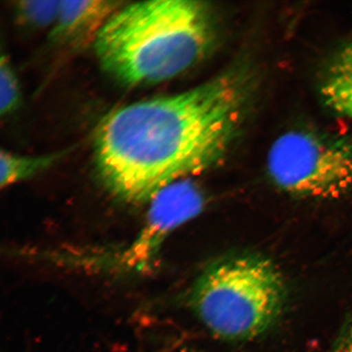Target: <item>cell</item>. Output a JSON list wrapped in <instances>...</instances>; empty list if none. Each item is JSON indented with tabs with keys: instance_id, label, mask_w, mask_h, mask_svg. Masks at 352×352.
Instances as JSON below:
<instances>
[{
	"instance_id": "1",
	"label": "cell",
	"mask_w": 352,
	"mask_h": 352,
	"mask_svg": "<svg viewBox=\"0 0 352 352\" xmlns=\"http://www.w3.org/2000/svg\"><path fill=\"white\" fill-rule=\"evenodd\" d=\"M250 87L248 72L232 69L180 94L109 113L95 134L100 182L117 199L142 205L217 165L239 129Z\"/></svg>"
},
{
	"instance_id": "2",
	"label": "cell",
	"mask_w": 352,
	"mask_h": 352,
	"mask_svg": "<svg viewBox=\"0 0 352 352\" xmlns=\"http://www.w3.org/2000/svg\"><path fill=\"white\" fill-rule=\"evenodd\" d=\"M217 38L214 13L193 0H149L122 7L95 38L103 69L129 86L168 80L199 63Z\"/></svg>"
},
{
	"instance_id": "3",
	"label": "cell",
	"mask_w": 352,
	"mask_h": 352,
	"mask_svg": "<svg viewBox=\"0 0 352 352\" xmlns=\"http://www.w3.org/2000/svg\"><path fill=\"white\" fill-rule=\"evenodd\" d=\"M286 300L285 280L270 259L239 255L215 262L192 285L189 302L214 336L244 341L274 327Z\"/></svg>"
},
{
	"instance_id": "4",
	"label": "cell",
	"mask_w": 352,
	"mask_h": 352,
	"mask_svg": "<svg viewBox=\"0 0 352 352\" xmlns=\"http://www.w3.org/2000/svg\"><path fill=\"white\" fill-rule=\"evenodd\" d=\"M268 175L289 195L336 199L352 187V143L319 132H286L267 153Z\"/></svg>"
},
{
	"instance_id": "5",
	"label": "cell",
	"mask_w": 352,
	"mask_h": 352,
	"mask_svg": "<svg viewBox=\"0 0 352 352\" xmlns=\"http://www.w3.org/2000/svg\"><path fill=\"white\" fill-rule=\"evenodd\" d=\"M149 204L142 232L122 254L120 261L126 267L140 270L152 262L166 237L201 212L205 196L197 184L186 179L162 189Z\"/></svg>"
},
{
	"instance_id": "6",
	"label": "cell",
	"mask_w": 352,
	"mask_h": 352,
	"mask_svg": "<svg viewBox=\"0 0 352 352\" xmlns=\"http://www.w3.org/2000/svg\"><path fill=\"white\" fill-rule=\"evenodd\" d=\"M122 2L109 0L60 1L58 16L50 38L54 43H74L86 41L92 34L96 37L101 28Z\"/></svg>"
},
{
	"instance_id": "7",
	"label": "cell",
	"mask_w": 352,
	"mask_h": 352,
	"mask_svg": "<svg viewBox=\"0 0 352 352\" xmlns=\"http://www.w3.org/2000/svg\"><path fill=\"white\" fill-rule=\"evenodd\" d=\"M320 94L330 109L352 122V44L343 47L329 63Z\"/></svg>"
},
{
	"instance_id": "8",
	"label": "cell",
	"mask_w": 352,
	"mask_h": 352,
	"mask_svg": "<svg viewBox=\"0 0 352 352\" xmlns=\"http://www.w3.org/2000/svg\"><path fill=\"white\" fill-rule=\"evenodd\" d=\"M65 154L66 151L44 156L30 157L16 155V154L2 151L0 154V165H1L0 184L2 188H4L32 177L41 171L50 168Z\"/></svg>"
},
{
	"instance_id": "9",
	"label": "cell",
	"mask_w": 352,
	"mask_h": 352,
	"mask_svg": "<svg viewBox=\"0 0 352 352\" xmlns=\"http://www.w3.org/2000/svg\"><path fill=\"white\" fill-rule=\"evenodd\" d=\"M60 2L23 0L14 3V12L21 23L32 28L54 26L58 16Z\"/></svg>"
},
{
	"instance_id": "10",
	"label": "cell",
	"mask_w": 352,
	"mask_h": 352,
	"mask_svg": "<svg viewBox=\"0 0 352 352\" xmlns=\"http://www.w3.org/2000/svg\"><path fill=\"white\" fill-rule=\"evenodd\" d=\"M21 91L19 79L12 68L10 61L4 55L0 59V112L8 116L19 107Z\"/></svg>"
},
{
	"instance_id": "11",
	"label": "cell",
	"mask_w": 352,
	"mask_h": 352,
	"mask_svg": "<svg viewBox=\"0 0 352 352\" xmlns=\"http://www.w3.org/2000/svg\"><path fill=\"white\" fill-rule=\"evenodd\" d=\"M331 352H352V320L342 328Z\"/></svg>"
}]
</instances>
